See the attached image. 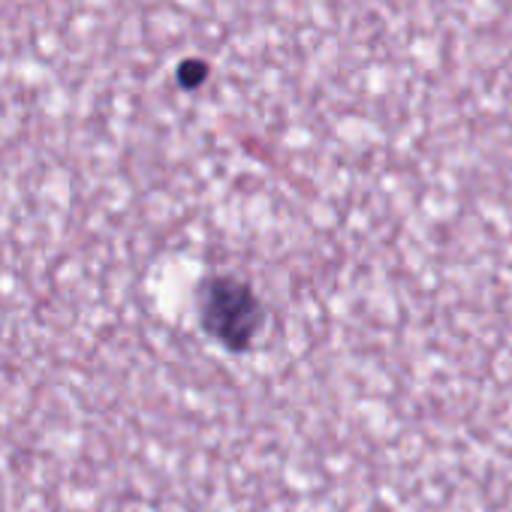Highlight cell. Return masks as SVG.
I'll return each mask as SVG.
<instances>
[{"instance_id":"cell-1","label":"cell","mask_w":512,"mask_h":512,"mask_svg":"<svg viewBox=\"0 0 512 512\" xmlns=\"http://www.w3.org/2000/svg\"><path fill=\"white\" fill-rule=\"evenodd\" d=\"M208 76V64L205 61H184L178 70V82L181 88H199Z\"/></svg>"}]
</instances>
